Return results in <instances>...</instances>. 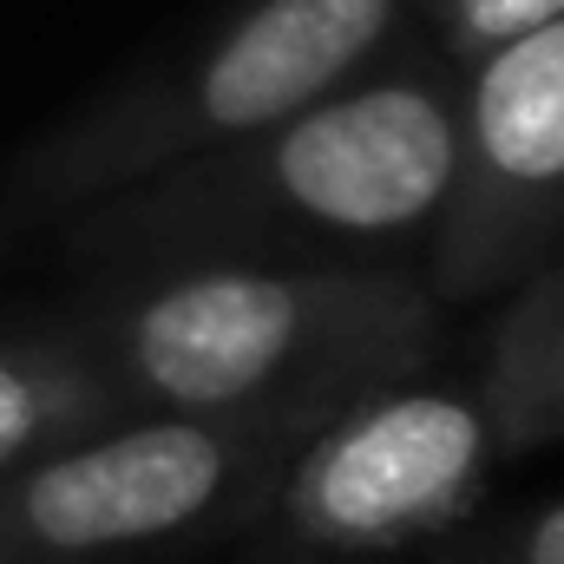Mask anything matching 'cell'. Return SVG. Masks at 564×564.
I'll list each match as a JSON object with an SVG mask.
<instances>
[{
  "instance_id": "6da1fadb",
  "label": "cell",
  "mask_w": 564,
  "mask_h": 564,
  "mask_svg": "<svg viewBox=\"0 0 564 564\" xmlns=\"http://www.w3.org/2000/svg\"><path fill=\"white\" fill-rule=\"evenodd\" d=\"M459 184V79L388 59L257 139L66 224V257L132 270H426Z\"/></svg>"
},
{
  "instance_id": "ba28073f",
  "label": "cell",
  "mask_w": 564,
  "mask_h": 564,
  "mask_svg": "<svg viewBox=\"0 0 564 564\" xmlns=\"http://www.w3.org/2000/svg\"><path fill=\"white\" fill-rule=\"evenodd\" d=\"M479 388L492 401L506 459L564 440V263H545L519 282L486 341Z\"/></svg>"
},
{
  "instance_id": "8992f818",
  "label": "cell",
  "mask_w": 564,
  "mask_h": 564,
  "mask_svg": "<svg viewBox=\"0 0 564 564\" xmlns=\"http://www.w3.org/2000/svg\"><path fill=\"white\" fill-rule=\"evenodd\" d=\"M564 230V13L492 46L459 86V184L426 257L440 308L519 289Z\"/></svg>"
},
{
  "instance_id": "52a82bcc",
  "label": "cell",
  "mask_w": 564,
  "mask_h": 564,
  "mask_svg": "<svg viewBox=\"0 0 564 564\" xmlns=\"http://www.w3.org/2000/svg\"><path fill=\"white\" fill-rule=\"evenodd\" d=\"M112 421L132 414L73 335H0V479Z\"/></svg>"
},
{
  "instance_id": "30bf717a",
  "label": "cell",
  "mask_w": 564,
  "mask_h": 564,
  "mask_svg": "<svg viewBox=\"0 0 564 564\" xmlns=\"http://www.w3.org/2000/svg\"><path fill=\"white\" fill-rule=\"evenodd\" d=\"M440 564H564V499H545L486 532H453Z\"/></svg>"
},
{
  "instance_id": "5b68a950",
  "label": "cell",
  "mask_w": 564,
  "mask_h": 564,
  "mask_svg": "<svg viewBox=\"0 0 564 564\" xmlns=\"http://www.w3.org/2000/svg\"><path fill=\"white\" fill-rule=\"evenodd\" d=\"M506 459L479 375L388 381L322 421L276 473L243 545L257 564H388L426 552L486 499Z\"/></svg>"
},
{
  "instance_id": "3957f363",
  "label": "cell",
  "mask_w": 564,
  "mask_h": 564,
  "mask_svg": "<svg viewBox=\"0 0 564 564\" xmlns=\"http://www.w3.org/2000/svg\"><path fill=\"white\" fill-rule=\"evenodd\" d=\"M421 0H250L210 40L106 93L93 112L40 139L0 184V230L79 217L132 184L257 139L322 106L348 79L388 66Z\"/></svg>"
},
{
  "instance_id": "7a4b0ae2",
  "label": "cell",
  "mask_w": 564,
  "mask_h": 564,
  "mask_svg": "<svg viewBox=\"0 0 564 564\" xmlns=\"http://www.w3.org/2000/svg\"><path fill=\"white\" fill-rule=\"evenodd\" d=\"M426 270H132L66 328L126 414H341L440 355Z\"/></svg>"
},
{
  "instance_id": "277c9868",
  "label": "cell",
  "mask_w": 564,
  "mask_h": 564,
  "mask_svg": "<svg viewBox=\"0 0 564 564\" xmlns=\"http://www.w3.org/2000/svg\"><path fill=\"white\" fill-rule=\"evenodd\" d=\"M335 414H132L0 479V564H191L243 545L289 453Z\"/></svg>"
},
{
  "instance_id": "9c48e42d",
  "label": "cell",
  "mask_w": 564,
  "mask_h": 564,
  "mask_svg": "<svg viewBox=\"0 0 564 564\" xmlns=\"http://www.w3.org/2000/svg\"><path fill=\"white\" fill-rule=\"evenodd\" d=\"M558 13H564V0H421V20L433 26L440 53L459 59V66L486 59L492 46L532 33V26H545Z\"/></svg>"
}]
</instances>
